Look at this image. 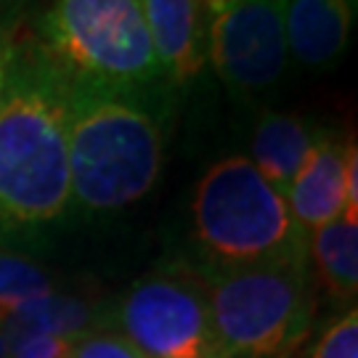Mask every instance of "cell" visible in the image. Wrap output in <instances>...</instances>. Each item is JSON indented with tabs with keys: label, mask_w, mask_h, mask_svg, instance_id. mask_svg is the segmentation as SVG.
<instances>
[{
	"label": "cell",
	"mask_w": 358,
	"mask_h": 358,
	"mask_svg": "<svg viewBox=\"0 0 358 358\" xmlns=\"http://www.w3.org/2000/svg\"><path fill=\"white\" fill-rule=\"evenodd\" d=\"M69 210L66 77L24 38L0 93V242L43 234Z\"/></svg>",
	"instance_id": "obj_1"
},
{
	"label": "cell",
	"mask_w": 358,
	"mask_h": 358,
	"mask_svg": "<svg viewBox=\"0 0 358 358\" xmlns=\"http://www.w3.org/2000/svg\"><path fill=\"white\" fill-rule=\"evenodd\" d=\"M165 93H128L66 77L72 207L106 215L141 202L165 165Z\"/></svg>",
	"instance_id": "obj_2"
},
{
	"label": "cell",
	"mask_w": 358,
	"mask_h": 358,
	"mask_svg": "<svg viewBox=\"0 0 358 358\" xmlns=\"http://www.w3.org/2000/svg\"><path fill=\"white\" fill-rule=\"evenodd\" d=\"M192 229L207 271L308 260V236L294 223L284 194L242 154L217 159L196 180Z\"/></svg>",
	"instance_id": "obj_3"
},
{
	"label": "cell",
	"mask_w": 358,
	"mask_h": 358,
	"mask_svg": "<svg viewBox=\"0 0 358 358\" xmlns=\"http://www.w3.org/2000/svg\"><path fill=\"white\" fill-rule=\"evenodd\" d=\"M32 40L69 80L128 93H167L143 0H51Z\"/></svg>",
	"instance_id": "obj_4"
},
{
	"label": "cell",
	"mask_w": 358,
	"mask_h": 358,
	"mask_svg": "<svg viewBox=\"0 0 358 358\" xmlns=\"http://www.w3.org/2000/svg\"><path fill=\"white\" fill-rule=\"evenodd\" d=\"M210 316L226 358H287L316 319L308 260L205 271Z\"/></svg>",
	"instance_id": "obj_5"
},
{
	"label": "cell",
	"mask_w": 358,
	"mask_h": 358,
	"mask_svg": "<svg viewBox=\"0 0 358 358\" xmlns=\"http://www.w3.org/2000/svg\"><path fill=\"white\" fill-rule=\"evenodd\" d=\"M117 332L143 358H226L217 345L202 273L183 266L141 276L115 308Z\"/></svg>",
	"instance_id": "obj_6"
},
{
	"label": "cell",
	"mask_w": 358,
	"mask_h": 358,
	"mask_svg": "<svg viewBox=\"0 0 358 358\" xmlns=\"http://www.w3.org/2000/svg\"><path fill=\"white\" fill-rule=\"evenodd\" d=\"M207 64L239 101L263 99L279 88L292 64L282 0H226L213 8Z\"/></svg>",
	"instance_id": "obj_7"
},
{
	"label": "cell",
	"mask_w": 358,
	"mask_h": 358,
	"mask_svg": "<svg viewBox=\"0 0 358 358\" xmlns=\"http://www.w3.org/2000/svg\"><path fill=\"white\" fill-rule=\"evenodd\" d=\"M146 27L167 90L192 85L207 66V22L202 0H143Z\"/></svg>",
	"instance_id": "obj_8"
},
{
	"label": "cell",
	"mask_w": 358,
	"mask_h": 358,
	"mask_svg": "<svg viewBox=\"0 0 358 358\" xmlns=\"http://www.w3.org/2000/svg\"><path fill=\"white\" fill-rule=\"evenodd\" d=\"M358 0H284L289 59L303 69L324 72L345 56Z\"/></svg>",
	"instance_id": "obj_9"
},
{
	"label": "cell",
	"mask_w": 358,
	"mask_h": 358,
	"mask_svg": "<svg viewBox=\"0 0 358 358\" xmlns=\"http://www.w3.org/2000/svg\"><path fill=\"white\" fill-rule=\"evenodd\" d=\"M350 143L353 141L334 138L327 130L313 143L308 159L284 194L294 223L306 236L345 213V173Z\"/></svg>",
	"instance_id": "obj_10"
},
{
	"label": "cell",
	"mask_w": 358,
	"mask_h": 358,
	"mask_svg": "<svg viewBox=\"0 0 358 358\" xmlns=\"http://www.w3.org/2000/svg\"><path fill=\"white\" fill-rule=\"evenodd\" d=\"M327 130L300 115L263 112L252 130L250 162L279 194H287L313 143Z\"/></svg>",
	"instance_id": "obj_11"
},
{
	"label": "cell",
	"mask_w": 358,
	"mask_h": 358,
	"mask_svg": "<svg viewBox=\"0 0 358 358\" xmlns=\"http://www.w3.org/2000/svg\"><path fill=\"white\" fill-rule=\"evenodd\" d=\"M101 327H106V316L101 313V308L77 294L62 292H51L32 303H24L0 319V329L11 348L40 334L75 340L80 334L101 329Z\"/></svg>",
	"instance_id": "obj_12"
},
{
	"label": "cell",
	"mask_w": 358,
	"mask_h": 358,
	"mask_svg": "<svg viewBox=\"0 0 358 358\" xmlns=\"http://www.w3.org/2000/svg\"><path fill=\"white\" fill-rule=\"evenodd\" d=\"M308 268L316 271L334 303L353 308L358 297V223L337 217L308 234Z\"/></svg>",
	"instance_id": "obj_13"
},
{
	"label": "cell",
	"mask_w": 358,
	"mask_h": 358,
	"mask_svg": "<svg viewBox=\"0 0 358 358\" xmlns=\"http://www.w3.org/2000/svg\"><path fill=\"white\" fill-rule=\"evenodd\" d=\"M51 292L53 276L48 271L32 257L0 244V319L8 316L19 306Z\"/></svg>",
	"instance_id": "obj_14"
},
{
	"label": "cell",
	"mask_w": 358,
	"mask_h": 358,
	"mask_svg": "<svg viewBox=\"0 0 358 358\" xmlns=\"http://www.w3.org/2000/svg\"><path fill=\"white\" fill-rule=\"evenodd\" d=\"M310 358H358V310L345 308L321 332Z\"/></svg>",
	"instance_id": "obj_15"
},
{
	"label": "cell",
	"mask_w": 358,
	"mask_h": 358,
	"mask_svg": "<svg viewBox=\"0 0 358 358\" xmlns=\"http://www.w3.org/2000/svg\"><path fill=\"white\" fill-rule=\"evenodd\" d=\"M69 358H143L138 348L117 329H93L69 343Z\"/></svg>",
	"instance_id": "obj_16"
},
{
	"label": "cell",
	"mask_w": 358,
	"mask_h": 358,
	"mask_svg": "<svg viewBox=\"0 0 358 358\" xmlns=\"http://www.w3.org/2000/svg\"><path fill=\"white\" fill-rule=\"evenodd\" d=\"M69 343L72 340H64V337L40 334L13 345L8 358H69Z\"/></svg>",
	"instance_id": "obj_17"
},
{
	"label": "cell",
	"mask_w": 358,
	"mask_h": 358,
	"mask_svg": "<svg viewBox=\"0 0 358 358\" xmlns=\"http://www.w3.org/2000/svg\"><path fill=\"white\" fill-rule=\"evenodd\" d=\"M22 35L16 29V22H13L6 8H0V93L6 88V80L11 75V66L16 62V53H19V45H22Z\"/></svg>",
	"instance_id": "obj_18"
},
{
	"label": "cell",
	"mask_w": 358,
	"mask_h": 358,
	"mask_svg": "<svg viewBox=\"0 0 358 358\" xmlns=\"http://www.w3.org/2000/svg\"><path fill=\"white\" fill-rule=\"evenodd\" d=\"M8 353H11V345H8L6 334H3V329H0V358H8Z\"/></svg>",
	"instance_id": "obj_19"
},
{
	"label": "cell",
	"mask_w": 358,
	"mask_h": 358,
	"mask_svg": "<svg viewBox=\"0 0 358 358\" xmlns=\"http://www.w3.org/2000/svg\"><path fill=\"white\" fill-rule=\"evenodd\" d=\"M202 3H205L207 11H213V8H217V6H220V3H226V0H202Z\"/></svg>",
	"instance_id": "obj_20"
},
{
	"label": "cell",
	"mask_w": 358,
	"mask_h": 358,
	"mask_svg": "<svg viewBox=\"0 0 358 358\" xmlns=\"http://www.w3.org/2000/svg\"><path fill=\"white\" fill-rule=\"evenodd\" d=\"M282 3H284V0H282Z\"/></svg>",
	"instance_id": "obj_21"
}]
</instances>
